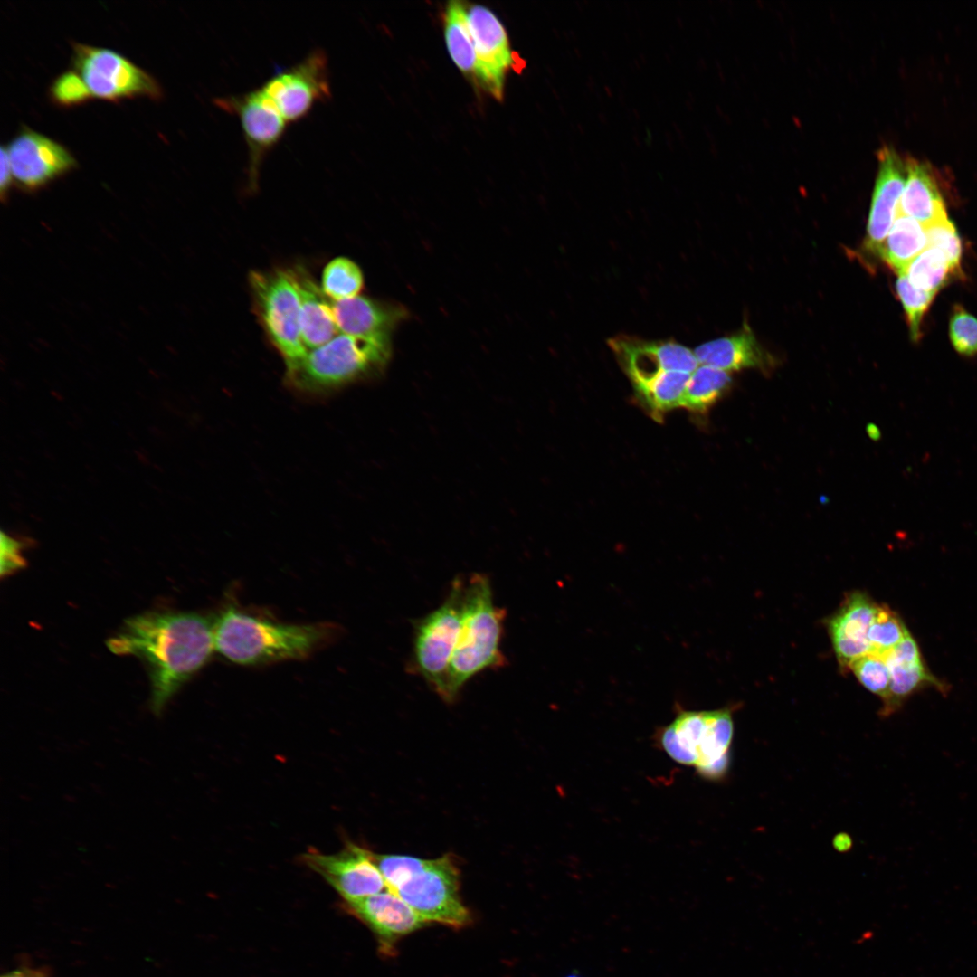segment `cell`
I'll return each instance as SVG.
<instances>
[{
	"label": "cell",
	"instance_id": "cell-13",
	"mask_svg": "<svg viewBox=\"0 0 977 977\" xmlns=\"http://www.w3.org/2000/svg\"><path fill=\"white\" fill-rule=\"evenodd\" d=\"M14 182L35 191L77 166L71 153L57 141L26 126L6 146Z\"/></svg>",
	"mask_w": 977,
	"mask_h": 977
},
{
	"label": "cell",
	"instance_id": "cell-31",
	"mask_svg": "<svg viewBox=\"0 0 977 977\" xmlns=\"http://www.w3.org/2000/svg\"><path fill=\"white\" fill-rule=\"evenodd\" d=\"M896 292L906 312L911 338L917 341L921 335L923 318L931 306L936 293L915 288L905 274H899Z\"/></svg>",
	"mask_w": 977,
	"mask_h": 977
},
{
	"label": "cell",
	"instance_id": "cell-41",
	"mask_svg": "<svg viewBox=\"0 0 977 977\" xmlns=\"http://www.w3.org/2000/svg\"><path fill=\"white\" fill-rule=\"evenodd\" d=\"M569 977H577V976H569Z\"/></svg>",
	"mask_w": 977,
	"mask_h": 977
},
{
	"label": "cell",
	"instance_id": "cell-34",
	"mask_svg": "<svg viewBox=\"0 0 977 977\" xmlns=\"http://www.w3.org/2000/svg\"><path fill=\"white\" fill-rule=\"evenodd\" d=\"M51 100L59 107L70 108L93 99L86 83L74 70L58 75L49 87Z\"/></svg>",
	"mask_w": 977,
	"mask_h": 977
},
{
	"label": "cell",
	"instance_id": "cell-1",
	"mask_svg": "<svg viewBox=\"0 0 977 977\" xmlns=\"http://www.w3.org/2000/svg\"><path fill=\"white\" fill-rule=\"evenodd\" d=\"M214 620L190 612H148L127 619L109 639L117 655H132L147 666L150 708L159 716L182 685L210 659Z\"/></svg>",
	"mask_w": 977,
	"mask_h": 977
},
{
	"label": "cell",
	"instance_id": "cell-22",
	"mask_svg": "<svg viewBox=\"0 0 977 977\" xmlns=\"http://www.w3.org/2000/svg\"><path fill=\"white\" fill-rule=\"evenodd\" d=\"M906 183L897 213L914 218L925 226L947 215L932 168L912 157L906 159Z\"/></svg>",
	"mask_w": 977,
	"mask_h": 977
},
{
	"label": "cell",
	"instance_id": "cell-21",
	"mask_svg": "<svg viewBox=\"0 0 977 977\" xmlns=\"http://www.w3.org/2000/svg\"><path fill=\"white\" fill-rule=\"evenodd\" d=\"M694 353L699 364L728 373L749 368L767 370L773 364L747 326L737 334L698 346Z\"/></svg>",
	"mask_w": 977,
	"mask_h": 977
},
{
	"label": "cell",
	"instance_id": "cell-23",
	"mask_svg": "<svg viewBox=\"0 0 977 977\" xmlns=\"http://www.w3.org/2000/svg\"><path fill=\"white\" fill-rule=\"evenodd\" d=\"M926 248L925 226L914 218L897 213L877 253L899 275Z\"/></svg>",
	"mask_w": 977,
	"mask_h": 977
},
{
	"label": "cell",
	"instance_id": "cell-10",
	"mask_svg": "<svg viewBox=\"0 0 977 977\" xmlns=\"http://www.w3.org/2000/svg\"><path fill=\"white\" fill-rule=\"evenodd\" d=\"M289 126L331 98L328 60L324 50H312L298 63L276 70L261 87Z\"/></svg>",
	"mask_w": 977,
	"mask_h": 977
},
{
	"label": "cell",
	"instance_id": "cell-19",
	"mask_svg": "<svg viewBox=\"0 0 977 977\" xmlns=\"http://www.w3.org/2000/svg\"><path fill=\"white\" fill-rule=\"evenodd\" d=\"M341 334L365 337H391V333L405 317L396 305L356 296L330 303Z\"/></svg>",
	"mask_w": 977,
	"mask_h": 977
},
{
	"label": "cell",
	"instance_id": "cell-28",
	"mask_svg": "<svg viewBox=\"0 0 977 977\" xmlns=\"http://www.w3.org/2000/svg\"><path fill=\"white\" fill-rule=\"evenodd\" d=\"M902 273L915 288L932 293H936L952 277L957 276L945 256L932 247L924 250Z\"/></svg>",
	"mask_w": 977,
	"mask_h": 977
},
{
	"label": "cell",
	"instance_id": "cell-35",
	"mask_svg": "<svg viewBox=\"0 0 977 977\" xmlns=\"http://www.w3.org/2000/svg\"><path fill=\"white\" fill-rule=\"evenodd\" d=\"M949 337L955 351L964 356L977 355V318L962 306H954L949 320Z\"/></svg>",
	"mask_w": 977,
	"mask_h": 977
},
{
	"label": "cell",
	"instance_id": "cell-27",
	"mask_svg": "<svg viewBox=\"0 0 977 977\" xmlns=\"http://www.w3.org/2000/svg\"><path fill=\"white\" fill-rule=\"evenodd\" d=\"M887 665L890 671V688L888 697L883 702L880 710L881 716L892 715L907 697L927 685L944 688L940 681L928 671L923 660L916 663H887Z\"/></svg>",
	"mask_w": 977,
	"mask_h": 977
},
{
	"label": "cell",
	"instance_id": "cell-37",
	"mask_svg": "<svg viewBox=\"0 0 977 977\" xmlns=\"http://www.w3.org/2000/svg\"><path fill=\"white\" fill-rule=\"evenodd\" d=\"M24 543L11 536L1 533V575L5 576L23 568L25 560L22 555Z\"/></svg>",
	"mask_w": 977,
	"mask_h": 977
},
{
	"label": "cell",
	"instance_id": "cell-4",
	"mask_svg": "<svg viewBox=\"0 0 977 977\" xmlns=\"http://www.w3.org/2000/svg\"><path fill=\"white\" fill-rule=\"evenodd\" d=\"M391 349V337L337 335L286 365L285 380L303 394H327L380 375L390 360Z\"/></svg>",
	"mask_w": 977,
	"mask_h": 977
},
{
	"label": "cell",
	"instance_id": "cell-8",
	"mask_svg": "<svg viewBox=\"0 0 977 977\" xmlns=\"http://www.w3.org/2000/svg\"><path fill=\"white\" fill-rule=\"evenodd\" d=\"M71 64L93 98L117 102L137 97L157 100L163 96L151 74L113 50L73 43Z\"/></svg>",
	"mask_w": 977,
	"mask_h": 977
},
{
	"label": "cell",
	"instance_id": "cell-40",
	"mask_svg": "<svg viewBox=\"0 0 977 977\" xmlns=\"http://www.w3.org/2000/svg\"><path fill=\"white\" fill-rule=\"evenodd\" d=\"M852 840L846 833L838 834L833 839V846L839 851H846L850 849Z\"/></svg>",
	"mask_w": 977,
	"mask_h": 977
},
{
	"label": "cell",
	"instance_id": "cell-25",
	"mask_svg": "<svg viewBox=\"0 0 977 977\" xmlns=\"http://www.w3.org/2000/svg\"><path fill=\"white\" fill-rule=\"evenodd\" d=\"M444 35L451 58L464 73L476 80L477 52L467 11L458 1L450 2L444 17Z\"/></svg>",
	"mask_w": 977,
	"mask_h": 977
},
{
	"label": "cell",
	"instance_id": "cell-11",
	"mask_svg": "<svg viewBox=\"0 0 977 977\" xmlns=\"http://www.w3.org/2000/svg\"><path fill=\"white\" fill-rule=\"evenodd\" d=\"M214 103L240 120L248 150L247 175L249 184L254 186L265 157L280 142L289 125L260 87L242 94L216 98Z\"/></svg>",
	"mask_w": 977,
	"mask_h": 977
},
{
	"label": "cell",
	"instance_id": "cell-16",
	"mask_svg": "<svg viewBox=\"0 0 977 977\" xmlns=\"http://www.w3.org/2000/svg\"><path fill=\"white\" fill-rule=\"evenodd\" d=\"M878 170L868 215L866 247L877 252L898 212L906 183V160L889 147L878 151Z\"/></svg>",
	"mask_w": 977,
	"mask_h": 977
},
{
	"label": "cell",
	"instance_id": "cell-36",
	"mask_svg": "<svg viewBox=\"0 0 977 977\" xmlns=\"http://www.w3.org/2000/svg\"><path fill=\"white\" fill-rule=\"evenodd\" d=\"M373 858L391 891L407 881L425 862L423 858L403 855L373 853Z\"/></svg>",
	"mask_w": 977,
	"mask_h": 977
},
{
	"label": "cell",
	"instance_id": "cell-30",
	"mask_svg": "<svg viewBox=\"0 0 977 977\" xmlns=\"http://www.w3.org/2000/svg\"><path fill=\"white\" fill-rule=\"evenodd\" d=\"M909 633L900 617L885 604H878L868 632L871 653L883 655Z\"/></svg>",
	"mask_w": 977,
	"mask_h": 977
},
{
	"label": "cell",
	"instance_id": "cell-5",
	"mask_svg": "<svg viewBox=\"0 0 977 977\" xmlns=\"http://www.w3.org/2000/svg\"><path fill=\"white\" fill-rule=\"evenodd\" d=\"M733 734L730 708L697 711L679 707L673 720L656 731L654 740L673 761L716 782L728 772Z\"/></svg>",
	"mask_w": 977,
	"mask_h": 977
},
{
	"label": "cell",
	"instance_id": "cell-26",
	"mask_svg": "<svg viewBox=\"0 0 977 977\" xmlns=\"http://www.w3.org/2000/svg\"><path fill=\"white\" fill-rule=\"evenodd\" d=\"M732 378L728 372L701 365L691 374L681 407L696 413H705L729 390Z\"/></svg>",
	"mask_w": 977,
	"mask_h": 977
},
{
	"label": "cell",
	"instance_id": "cell-32",
	"mask_svg": "<svg viewBox=\"0 0 977 977\" xmlns=\"http://www.w3.org/2000/svg\"><path fill=\"white\" fill-rule=\"evenodd\" d=\"M927 247L939 250L957 276H962V242L954 224L947 215L925 226Z\"/></svg>",
	"mask_w": 977,
	"mask_h": 977
},
{
	"label": "cell",
	"instance_id": "cell-9",
	"mask_svg": "<svg viewBox=\"0 0 977 977\" xmlns=\"http://www.w3.org/2000/svg\"><path fill=\"white\" fill-rule=\"evenodd\" d=\"M459 871L449 855L425 859L424 864L394 893L404 900L426 923L460 928L470 915L460 896Z\"/></svg>",
	"mask_w": 977,
	"mask_h": 977
},
{
	"label": "cell",
	"instance_id": "cell-33",
	"mask_svg": "<svg viewBox=\"0 0 977 977\" xmlns=\"http://www.w3.org/2000/svg\"><path fill=\"white\" fill-rule=\"evenodd\" d=\"M864 688L884 702L889 694L890 671L882 655L867 654L849 667Z\"/></svg>",
	"mask_w": 977,
	"mask_h": 977
},
{
	"label": "cell",
	"instance_id": "cell-15",
	"mask_svg": "<svg viewBox=\"0 0 977 977\" xmlns=\"http://www.w3.org/2000/svg\"><path fill=\"white\" fill-rule=\"evenodd\" d=\"M477 52L476 81L496 99L503 95L505 74L514 64L504 26L493 12L476 5L467 12Z\"/></svg>",
	"mask_w": 977,
	"mask_h": 977
},
{
	"label": "cell",
	"instance_id": "cell-29",
	"mask_svg": "<svg viewBox=\"0 0 977 977\" xmlns=\"http://www.w3.org/2000/svg\"><path fill=\"white\" fill-rule=\"evenodd\" d=\"M364 284L360 268L351 260L337 257L330 261L322 273V290L334 300L356 297Z\"/></svg>",
	"mask_w": 977,
	"mask_h": 977
},
{
	"label": "cell",
	"instance_id": "cell-14",
	"mask_svg": "<svg viewBox=\"0 0 977 977\" xmlns=\"http://www.w3.org/2000/svg\"><path fill=\"white\" fill-rule=\"evenodd\" d=\"M631 384L649 382L663 372L692 374L699 365L694 351L675 341L609 340Z\"/></svg>",
	"mask_w": 977,
	"mask_h": 977
},
{
	"label": "cell",
	"instance_id": "cell-6",
	"mask_svg": "<svg viewBox=\"0 0 977 977\" xmlns=\"http://www.w3.org/2000/svg\"><path fill=\"white\" fill-rule=\"evenodd\" d=\"M250 286L261 324L285 365L304 357L308 350L301 337L299 299L291 270L252 271Z\"/></svg>",
	"mask_w": 977,
	"mask_h": 977
},
{
	"label": "cell",
	"instance_id": "cell-38",
	"mask_svg": "<svg viewBox=\"0 0 977 977\" xmlns=\"http://www.w3.org/2000/svg\"><path fill=\"white\" fill-rule=\"evenodd\" d=\"M14 182L11 165L6 150V147L2 145L1 147V177H0V189L1 197L4 199L8 190Z\"/></svg>",
	"mask_w": 977,
	"mask_h": 977
},
{
	"label": "cell",
	"instance_id": "cell-24",
	"mask_svg": "<svg viewBox=\"0 0 977 977\" xmlns=\"http://www.w3.org/2000/svg\"><path fill=\"white\" fill-rule=\"evenodd\" d=\"M691 374L663 372L649 382L632 385L637 402L657 421L681 407Z\"/></svg>",
	"mask_w": 977,
	"mask_h": 977
},
{
	"label": "cell",
	"instance_id": "cell-18",
	"mask_svg": "<svg viewBox=\"0 0 977 977\" xmlns=\"http://www.w3.org/2000/svg\"><path fill=\"white\" fill-rule=\"evenodd\" d=\"M346 905L371 928L385 948L426 924L404 900L387 888Z\"/></svg>",
	"mask_w": 977,
	"mask_h": 977
},
{
	"label": "cell",
	"instance_id": "cell-20",
	"mask_svg": "<svg viewBox=\"0 0 977 977\" xmlns=\"http://www.w3.org/2000/svg\"><path fill=\"white\" fill-rule=\"evenodd\" d=\"M291 270L299 299V319L303 344L308 351L327 343L338 331L331 305L311 275L302 267Z\"/></svg>",
	"mask_w": 977,
	"mask_h": 977
},
{
	"label": "cell",
	"instance_id": "cell-2",
	"mask_svg": "<svg viewBox=\"0 0 977 977\" xmlns=\"http://www.w3.org/2000/svg\"><path fill=\"white\" fill-rule=\"evenodd\" d=\"M337 631L333 623H279L228 608L214 619V650L244 666L301 659L331 642Z\"/></svg>",
	"mask_w": 977,
	"mask_h": 977
},
{
	"label": "cell",
	"instance_id": "cell-17",
	"mask_svg": "<svg viewBox=\"0 0 977 977\" xmlns=\"http://www.w3.org/2000/svg\"><path fill=\"white\" fill-rule=\"evenodd\" d=\"M877 605L867 594L855 592L844 600L828 623L833 649L842 668L871 653L868 632Z\"/></svg>",
	"mask_w": 977,
	"mask_h": 977
},
{
	"label": "cell",
	"instance_id": "cell-39",
	"mask_svg": "<svg viewBox=\"0 0 977 977\" xmlns=\"http://www.w3.org/2000/svg\"><path fill=\"white\" fill-rule=\"evenodd\" d=\"M1 977H52V975L44 967L23 965L5 972Z\"/></svg>",
	"mask_w": 977,
	"mask_h": 977
},
{
	"label": "cell",
	"instance_id": "cell-7",
	"mask_svg": "<svg viewBox=\"0 0 977 977\" xmlns=\"http://www.w3.org/2000/svg\"><path fill=\"white\" fill-rule=\"evenodd\" d=\"M465 578L457 577L436 609L414 623L411 667L436 693L441 689L457 642Z\"/></svg>",
	"mask_w": 977,
	"mask_h": 977
},
{
	"label": "cell",
	"instance_id": "cell-3",
	"mask_svg": "<svg viewBox=\"0 0 977 977\" xmlns=\"http://www.w3.org/2000/svg\"><path fill=\"white\" fill-rule=\"evenodd\" d=\"M506 611L494 603L489 578L479 573L465 579L461 621L444 682L437 693L453 702L474 676L506 665L501 650Z\"/></svg>",
	"mask_w": 977,
	"mask_h": 977
},
{
	"label": "cell",
	"instance_id": "cell-12",
	"mask_svg": "<svg viewBox=\"0 0 977 977\" xmlns=\"http://www.w3.org/2000/svg\"><path fill=\"white\" fill-rule=\"evenodd\" d=\"M302 861L320 875L345 900L353 903L385 890L373 852L351 842L335 854L309 849Z\"/></svg>",
	"mask_w": 977,
	"mask_h": 977
}]
</instances>
